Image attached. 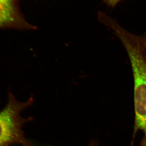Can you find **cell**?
<instances>
[{
    "label": "cell",
    "instance_id": "cell-1",
    "mask_svg": "<svg viewBox=\"0 0 146 146\" xmlns=\"http://www.w3.org/2000/svg\"><path fill=\"white\" fill-rule=\"evenodd\" d=\"M33 95L27 101L21 102L9 92L7 104L0 111V146H11L17 144L22 146H34L28 141L23 130L25 123L33 120L32 117L27 118L21 116L22 111L34 102Z\"/></svg>",
    "mask_w": 146,
    "mask_h": 146
},
{
    "label": "cell",
    "instance_id": "cell-2",
    "mask_svg": "<svg viewBox=\"0 0 146 146\" xmlns=\"http://www.w3.org/2000/svg\"><path fill=\"white\" fill-rule=\"evenodd\" d=\"M0 28L35 30L37 27L27 22L16 7L15 0H0Z\"/></svg>",
    "mask_w": 146,
    "mask_h": 146
},
{
    "label": "cell",
    "instance_id": "cell-3",
    "mask_svg": "<svg viewBox=\"0 0 146 146\" xmlns=\"http://www.w3.org/2000/svg\"><path fill=\"white\" fill-rule=\"evenodd\" d=\"M122 0H104V2L109 7L114 8Z\"/></svg>",
    "mask_w": 146,
    "mask_h": 146
},
{
    "label": "cell",
    "instance_id": "cell-4",
    "mask_svg": "<svg viewBox=\"0 0 146 146\" xmlns=\"http://www.w3.org/2000/svg\"><path fill=\"white\" fill-rule=\"evenodd\" d=\"M140 146H146V142L145 137H143L142 142H141V145Z\"/></svg>",
    "mask_w": 146,
    "mask_h": 146
},
{
    "label": "cell",
    "instance_id": "cell-5",
    "mask_svg": "<svg viewBox=\"0 0 146 146\" xmlns=\"http://www.w3.org/2000/svg\"><path fill=\"white\" fill-rule=\"evenodd\" d=\"M89 146H98V143L95 141H92Z\"/></svg>",
    "mask_w": 146,
    "mask_h": 146
},
{
    "label": "cell",
    "instance_id": "cell-6",
    "mask_svg": "<svg viewBox=\"0 0 146 146\" xmlns=\"http://www.w3.org/2000/svg\"><path fill=\"white\" fill-rule=\"evenodd\" d=\"M146 36V33H145V36Z\"/></svg>",
    "mask_w": 146,
    "mask_h": 146
},
{
    "label": "cell",
    "instance_id": "cell-7",
    "mask_svg": "<svg viewBox=\"0 0 146 146\" xmlns=\"http://www.w3.org/2000/svg\"><path fill=\"white\" fill-rule=\"evenodd\" d=\"M34 146H35V145H34Z\"/></svg>",
    "mask_w": 146,
    "mask_h": 146
}]
</instances>
